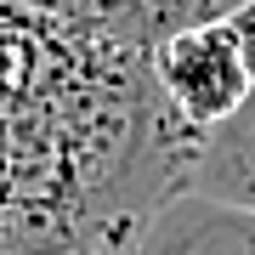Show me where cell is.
I'll return each mask as SVG.
<instances>
[{
    "label": "cell",
    "mask_w": 255,
    "mask_h": 255,
    "mask_svg": "<svg viewBox=\"0 0 255 255\" xmlns=\"http://www.w3.org/2000/svg\"><path fill=\"white\" fill-rule=\"evenodd\" d=\"M204 136L170 108L153 63L0 0V255H125L193 193Z\"/></svg>",
    "instance_id": "obj_1"
},
{
    "label": "cell",
    "mask_w": 255,
    "mask_h": 255,
    "mask_svg": "<svg viewBox=\"0 0 255 255\" xmlns=\"http://www.w3.org/2000/svg\"><path fill=\"white\" fill-rule=\"evenodd\" d=\"M153 80H159V91L170 97V108L182 114L199 136L221 130L233 114H244V102L255 97L250 63H244V46H238L233 23H204V28H193V34L170 40V46L153 57Z\"/></svg>",
    "instance_id": "obj_2"
},
{
    "label": "cell",
    "mask_w": 255,
    "mask_h": 255,
    "mask_svg": "<svg viewBox=\"0 0 255 255\" xmlns=\"http://www.w3.org/2000/svg\"><path fill=\"white\" fill-rule=\"evenodd\" d=\"M34 6H46L63 28H74L91 46L153 63L170 40L204 23H227L244 0H34Z\"/></svg>",
    "instance_id": "obj_3"
},
{
    "label": "cell",
    "mask_w": 255,
    "mask_h": 255,
    "mask_svg": "<svg viewBox=\"0 0 255 255\" xmlns=\"http://www.w3.org/2000/svg\"><path fill=\"white\" fill-rule=\"evenodd\" d=\"M125 255H255V216L182 193L125 244Z\"/></svg>",
    "instance_id": "obj_4"
},
{
    "label": "cell",
    "mask_w": 255,
    "mask_h": 255,
    "mask_svg": "<svg viewBox=\"0 0 255 255\" xmlns=\"http://www.w3.org/2000/svg\"><path fill=\"white\" fill-rule=\"evenodd\" d=\"M193 193L255 216V97L244 102V114H233L221 130L204 136L199 170H193Z\"/></svg>",
    "instance_id": "obj_5"
},
{
    "label": "cell",
    "mask_w": 255,
    "mask_h": 255,
    "mask_svg": "<svg viewBox=\"0 0 255 255\" xmlns=\"http://www.w3.org/2000/svg\"><path fill=\"white\" fill-rule=\"evenodd\" d=\"M227 23H233L238 46H244V63H250V85H255V0H244V6H238Z\"/></svg>",
    "instance_id": "obj_6"
}]
</instances>
